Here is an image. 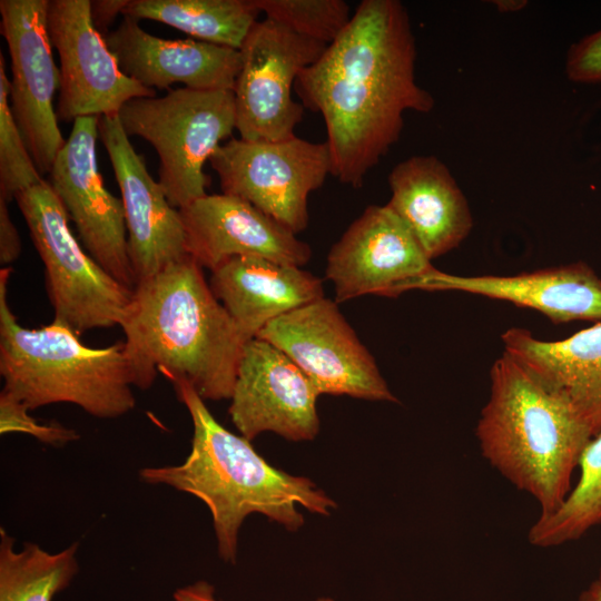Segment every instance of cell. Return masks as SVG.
<instances>
[{
	"label": "cell",
	"instance_id": "4fadbf2b",
	"mask_svg": "<svg viewBox=\"0 0 601 601\" xmlns=\"http://www.w3.org/2000/svg\"><path fill=\"white\" fill-rule=\"evenodd\" d=\"M98 116L73 121L47 181L75 223L89 255L116 279L134 289L136 278L128 256L122 201L105 188L98 169Z\"/></svg>",
	"mask_w": 601,
	"mask_h": 601
},
{
	"label": "cell",
	"instance_id": "d4e9b609",
	"mask_svg": "<svg viewBox=\"0 0 601 601\" xmlns=\"http://www.w3.org/2000/svg\"><path fill=\"white\" fill-rule=\"evenodd\" d=\"M580 477L554 512L539 515L529 530V542L540 548L580 539L601 525V432L585 446L579 461Z\"/></svg>",
	"mask_w": 601,
	"mask_h": 601
},
{
	"label": "cell",
	"instance_id": "9c48e42d",
	"mask_svg": "<svg viewBox=\"0 0 601 601\" xmlns=\"http://www.w3.org/2000/svg\"><path fill=\"white\" fill-rule=\"evenodd\" d=\"M288 356L321 394L397 403L373 355L326 297L269 322L257 335Z\"/></svg>",
	"mask_w": 601,
	"mask_h": 601
},
{
	"label": "cell",
	"instance_id": "2e32d148",
	"mask_svg": "<svg viewBox=\"0 0 601 601\" xmlns=\"http://www.w3.org/2000/svg\"><path fill=\"white\" fill-rule=\"evenodd\" d=\"M98 132L121 193L128 256L137 284L190 256L185 226L179 209L168 201L136 152L118 115L100 116Z\"/></svg>",
	"mask_w": 601,
	"mask_h": 601
},
{
	"label": "cell",
	"instance_id": "f546056e",
	"mask_svg": "<svg viewBox=\"0 0 601 601\" xmlns=\"http://www.w3.org/2000/svg\"><path fill=\"white\" fill-rule=\"evenodd\" d=\"M7 204L0 198V263L4 267L14 262L21 253L20 237L10 218Z\"/></svg>",
	"mask_w": 601,
	"mask_h": 601
},
{
	"label": "cell",
	"instance_id": "30bf717a",
	"mask_svg": "<svg viewBox=\"0 0 601 601\" xmlns=\"http://www.w3.org/2000/svg\"><path fill=\"white\" fill-rule=\"evenodd\" d=\"M326 47L266 18L255 23L239 49L242 67L233 89L239 138L282 140L295 136L304 106L293 99L292 89Z\"/></svg>",
	"mask_w": 601,
	"mask_h": 601
},
{
	"label": "cell",
	"instance_id": "5b68a950",
	"mask_svg": "<svg viewBox=\"0 0 601 601\" xmlns=\"http://www.w3.org/2000/svg\"><path fill=\"white\" fill-rule=\"evenodd\" d=\"M10 267L0 270V374L3 392L30 411L70 403L98 418H117L136 406L125 342L86 346L69 327L53 322L21 326L9 307Z\"/></svg>",
	"mask_w": 601,
	"mask_h": 601
},
{
	"label": "cell",
	"instance_id": "e575fe53",
	"mask_svg": "<svg viewBox=\"0 0 601 601\" xmlns=\"http://www.w3.org/2000/svg\"><path fill=\"white\" fill-rule=\"evenodd\" d=\"M598 581L601 582V565H600V570H599Z\"/></svg>",
	"mask_w": 601,
	"mask_h": 601
},
{
	"label": "cell",
	"instance_id": "44dd1931",
	"mask_svg": "<svg viewBox=\"0 0 601 601\" xmlns=\"http://www.w3.org/2000/svg\"><path fill=\"white\" fill-rule=\"evenodd\" d=\"M501 339L504 352L569 403L593 436L601 432V322L561 341H541L521 327Z\"/></svg>",
	"mask_w": 601,
	"mask_h": 601
},
{
	"label": "cell",
	"instance_id": "1f68e13d",
	"mask_svg": "<svg viewBox=\"0 0 601 601\" xmlns=\"http://www.w3.org/2000/svg\"><path fill=\"white\" fill-rule=\"evenodd\" d=\"M214 587L206 581H197L194 584L179 588L174 592L175 601H217ZM315 601H334L332 598L322 597Z\"/></svg>",
	"mask_w": 601,
	"mask_h": 601
},
{
	"label": "cell",
	"instance_id": "8992f818",
	"mask_svg": "<svg viewBox=\"0 0 601 601\" xmlns=\"http://www.w3.org/2000/svg\"><path fill=\"white\" fill-rule=\"evenodd\" d=\"M118 117L129 137H141L157 151L158 183L177 209L207 195L204 165L236 129L233 90L184 87L159 98H134Z\"/></svg>",
	"mask_w": 601,
	"mask_h": 601
},
{
	"label": "cell",
	"instance_id": "7c38bea8",
	"mask_svg": "<svg viewBox=\"0 0 601 601\" xmlns=\"http://www.w3.org/2000/svg\"><path fill=\"white\" fill-rule=\"evenodd\" d=\"M90 0H49L47 30L60 61L57 118L118 115L130 99L156 97L127 77L95 28Z\"/></svg>",
	"mask_w": 601,
	"mask_h": 601
},
{
	"label": "cell",
	"instance_id": "52a82bcc",
	"mask_svg": "<svg viewBox=\"0 0 601 601\" xmlns=\"http://www.w3.org/2000/svg\"><path fill=\"white\" fill-rule=\"evenodd\" d=\"M16 201L43 262L53 322L76 334L121 325L134 289L101 267L79 245L69 216L47 180L20 191Z\"/></svg>",
	"mask_w": 601,
	"mask_h": 601
},
{
	"label": "cell",
	"instance_id": "e0dca14e",
	"mask_svg": "<svg viewBox=\"0 0 601 601\" xmlns=\"http://www.w3.org/2000/svg\"><path fill=\"white\" fill-rule=\"evenodd\" d=\"M188 254L213 270L235 256H256L302 267L312 256L308 244L250 205L230 195H206L179 209Z\"/></svg>",
	"mask_w": 601,
	"mask_h": 601
},
{
	"label": "cell",
	"instance_id": "8fae6325",
	"mask_svg": "<svg viewBox=\"0 0 601 601\" xmlns=\"http://www.w3.org/2000/svg\"><path fill=\"white\" fill-rule=\"evenodd\" d=\"M48 2L0 1L1 33L11 58L10 109L41 176L66 144L53 109L60 71L47 30Z\"/></svg>",
	"mask_w": 601,
	"mask_h": 601
},
{
	"label": "cell",
	"instance_id": "7402d4cb",
	"mask_svg": "<svg viewBox=\"0 0 601 601\" xmlns=\"http://www.w3.org/2000/svg\"><path fill=\"white\" fill-rule=\"evenodd\" d=\"M211 272L210 288L252 339L273 319L324 297L322 280L298 266L235 256Z\"/></svg>",
	"mask_w": 601,
	"mask_h": 601
},
{
	"label": "cell",
	"instance_id": "f1b7e54d",
	"mask_svg": "<svg viewBox=\"0 0 601 601\" xmlns=\"http://www.w3.org/2000/svg\"><path fill=\"white\" fill-rule=\"evenodd\" d=\"M565 72L574 82L601 83V29L570 47Z\"/></svg>",
	"mask_w": 601,
	"mask_h": 601
},
{
	"label": "cell",
	"instance_id": "d6986e66",
	"mask_svg": "<svg viewBox=\"0 0 601 601\" xmlns=\"http://www.w3.org/2000/svg\"><path fill=\"white\" fill-rule=\"evenodd\" d=\"M414 289L456 290L510 302L535 309L556 324L601 322V278L582 262L512 276H460L435 269Z\"/></svg>",
	"mask_w": 601,
	"mask_h": 601
},
{
	"label": "cell",
	"instance_id": "484cf974",
	"mask_svg": "<svg viewBox=\"0 0 601 601\" xmlns=\"http://www.w3.org/2000/svg\"><path fill=\"white\" fill-rule=\"evenodd\" d=\"M266 19L326 46L336 40L352 16L343 0H254Z\"/></svg>",
	"mask_w": 601,
	"mask_h": 601
},
{
	"label": "cell",
	"instance_id": "4316f807",
	"mask_svg": "<svg viewBox=\"0 0 601 601\" xmlns=\"http://www.w3.org/2000/svg\"><path fill=\"white\" fill-rule=\"evenodd\" d=\"M0 55V198L7 203L17 194L40 184L43 178L38 170L19 127L12 116L9 92L10 79Z\"/></svg>",
	"mask_w": 601,
	"mask_h": 601
},
{
	"label": "cell",
	"instance_id": "ac0fdd59",
	"mask_svg": "<svg viewBox=\"0 0 601 601\" xmlns=\"http://www.w3.org/2000/svg\"><path fill=\"white\" fill-rule=\"evenodd\" d=\"M105 40L120 70L150 89L181 82L195 90H233L242 67L238 49L155 37L130 16H124Z\"/></svg>",
	"mask_w": 601,
	"mask_h": 601
},
{
	"label": "cell",
	"instance_id": "3957f363",
	"mask_svg": "<svg viewBox=\"0 0 601 601\" xmlns=\"http://www.w3.org/2000/svg\"><path fill=\"white\" fill-rule=\"evenodd\" d=\"M193 422L191 449L178 465L140 469V481L191 494L208 508L223 561L235 563L244 520L259 513L290 532L304 525L297 505L328 516L337 503L313 481L272 466L250 441L216 421L186 381L171 382Z\"/></svg>",
	"mask_w": 601,
	"mask_h": 601
},
{
	"label": "cell",
	"instance_id": "d6a6232c",
	"mask_svg": "<svg viewBox=\"0 0 601 601\" xmlns=\"http://www.w3.org/2000/svg\"><path fill=\"white\" fill-rule=\"evenodd\" d=\"M578 601H601V582L593 581L580 593Z\"/></svg>",
	"mask_w": 601,
	"mask_h": 601
},
{
	"label": "cell",
	"instance_id": "ba28073f",
	"mask_svg": "<svg viewBox=\"0 0 601 601\" xmlns=\"http://www.w3.org/2000/svg\"><path fill=\"white\" fill-rule=\"evenodd\" d=\"M223 194L238 197L294 234L308 225V197L332 175L326 141L230 138L209 159Z\"/></svg>",
	"mask_w": 601,
	"mask_h": 601
},
{
	"label": "cell",
	"instance_id": "9a60e30c",
	"mask_svg": "<svg viewBox=\"0 0 601 601\" xmlns=\"http://www.w3.org/2000/svg\"><path fill=\"white\" fill-rule=\"evenodd\" d=\"M319 393L282 351L262 338L243 349L229 415L242 436L274 432L289 441H311L319 432Z\"/></svg>",
	"mask_w": 601,
	"mask_h": 601
},
{
	"label": "cell",
	"instance_id": "836d02e7",
	"mask_svg": "<svg viewBox=\"0 0 601 601\" xmlns=\"http://www.w3.org/2000/svg\"><path fill=\"white\" fill-rule=\"evenodd\" d=\"M496 7L499 8V10L501 12H513V11H518L520 9H522L525 4H526V1H515V0H508V1H496Z\"/></svg>",
	"mask_w": 601,
	"mask_h": 601
},
{
	"label": "cell",
	"instance_id": "83f0119b",
	"mask_svg": "<svg viewBox=\"0 0 601 601\" xmlns=\"http://www.w3.org/2000/svg\"><path fill=\"white\" fill-rule=\"evenodd\" d=\"M29 408L8 393H0V433H23L41 443L63 446L79 439L76 430L58 422H41L29 414Z\"/></svg>",
	"mask_w": 601,
	"mask_h": 601
},
{
	"label": "cell",
	"instance_id": "ffe728a7",
	"mask_svg": "<svg viewBox=\"0 0 601 601\" xmlns=\"http://www.w3.org/2000/svg\"><path fill=\"white\" fill-rule=\"evenodd\" d=\"M386 204L411 229L433 260L456 248L471 233L473 218L466 197L437 157L412 156L388 175Z\"/></svg>",
	"mask_w": 601,
	"mask_h": 601
},
{
	"label": "cell",
	"instance_id": "cb8c5ba5",
	"mask_svg": "<svg viewBox=\"0 0 601 601\" xmlns=\"http://www.w3.org/2000/svg\"><path fill=\"white\" fill-rule=\"evenodd\" d=\"M79 542L50 553L33 542L16 550V540L0 528V601H52L79 570Z\"/></svg>",
	"mask_w": 601,
	"mask_h": 601
},
{
	"label": "cell",
	"instance_id": "603a6c76",
	"mask_svg": "<svg viewBox=\"0 0 601 601\" xmlns=\"http://www.w3.org/2000/svg\"><path fill=\"white\" fill-rule=\"evenodd\" d=\"M260 13L254 0H128L122 14L151 19L200 41L240 49Z\"/></svg>",
	"mask_w": 601,
	"mask_h": 601
},
{
	"label": "cell",
	"instance_id": "7a4b0ae2",
	"mask_svg": "<svg viewBox=\"0 0 601 601\" xmlns=\"http://www.w3.org/2000/svg\"><path fill=\"white\" fill-rule=\"evenodd\" d=\"M120 326L135 387L149 388L160 373L188 382L204 401L230 400L249 339L191 256L137 282Z\"/></svg>",
	"mask_w": 601,
	"mask_h": 601
},
{
	"label": "cell",
	"instance_id": "6da1fadb",
	"mask_svg": "<svg viewBox=\"0 0 601 601\" xmlns=\"http://www.w3.org/2000/svg\"><path fill=\"white\" fill-rule=\"evenodd\" d=\"M416 46L397 0H363L339 37L297 77L302 105L326 127L332 175L354 188L400 139L404 112H430L415 79Z\"/></svg>",
	"mask_w": 601,
	"mask_h": 601
},
{
	"label": "cell",
	"instance_id": "277c9868",
	"mask_svg": "<svg viewBox=\"0 0 601 601\" xmlns=\"http://www.w3.org/2000/svg\"><path fill=\"white\" fill-rule=\"evenodd\" d=\"M490 397L476 437L482 456L510 483L554 512L593 434L574 408L550 392L509 354L490 371Z\"/></svg>",
	"mask_w": 601,
	"mask_h": 601
},
{
	"label": "cell",
	"instance_id": "5bb4252c",
	"mask_svg": "<svg viewBox=\"0 0 601 601\" xmlns=\"http://www.w3.org/2000/svg\"><path fill=\"white\" fill-rule=\"evenodd\" d=\"M435 269L407 225L387 205H372L333 245L325 273L339 303L396 297Z\"/></svg>",
	"mask_w": 601,
	"mask_h": 601
},
{
	"label": "cell",
	"instance_id": "4dcf8cb0",
	"mask_svg": "<svg viewBox=\"0 0 601 601\" xmlns=\"http://www.w3.org/2000/svg\"><path fill=\"white\" fill-rule=\"evenodd\" d=\"M128 0H93L91 1V19L95 28L105 38L109 27L119 13H122Z\"/></svg>",
	"mask_w": 601,
	"mask_h": 601
}]
</instances>
